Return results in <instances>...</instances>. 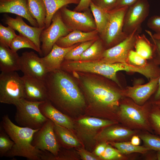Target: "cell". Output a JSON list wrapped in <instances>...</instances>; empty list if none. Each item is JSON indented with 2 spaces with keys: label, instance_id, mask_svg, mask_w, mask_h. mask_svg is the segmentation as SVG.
I'll use <instances>...</instances> for the list:
<instances>
[{
  "label": "cell",
  "instance_id": "6da1fadb",
  "mask_svg": "<svg viewBox=\"0 0 160 160\" xmlns=\"http://www.w3.org/2000/svg\"><path fill=\"white\" fill-rule=\"evenodd\" d=\"M44 81L48 100L63 113H69L72 108L84 106L85 101L81 92L65 71L60 69L48 72Z\"/></svg>",
  "mask_w": 160,
  "mask_h": 160
},
{
  "label": "cell",
  "instance_id": "7a4b0ae2",
  "mask_svg": "<svg viewBox=\"0 0 160 160\" xmlns=\"http://www.w3.org/2000/svg\"><path fill=\"white\" fill-rule=\"evenodd\" d=\"M0 124L14 143L5 157H22L30 160H49L51 155L49 152L39 150L32 145L34 135L39 129L17 126L12 121L7 115L3 116Z\"/></svg>",
  "mask_w": 160,
  "mask_h": 160
},
{
  "label": "cell",
  "instance_id": "3957f363",
  "mask_svg": "<svg viewBox=\"0 0 160 160\" xmlns=\"http://www.w3.org/2000/svg\"><path fill=\"white\" fill-rule=\"evenodd\" d=\"M83 84L89 98L97 107L105 111L119 108L123 92L92 79H85Z\"/></svg>",
  "mask_w": 160,
  "mask_h": 160
},
{
  "label": "cell",
  "instance_id": "277c9868",
  "mask_svg": "<svg viewBox=\"0 0 160 160\" xmlns=\"http://www.w3.org/2000/svg\"><path fill=\"white\" fill-rule=\"evenodd\" d=\"M60 69L64 71H72L97 73L112 80L119 86L120 84L116 73L120 71L128 72L129 65L127 63L108 64L101 62L98 60L90 61H71L65 60Z\"/></svg>",
  "mask_w": 160,
  "mask_h": 160
},
{
  "label": "cell",
  "instance_id": "5b68a950",
  "mask_svg": "<svg viewBox=\"0 0 160 160\" xmlns=\"http://www.w3.org/2000/svg\"><path fill=\"white\" fill-rule=\"evenodd\" d=\"M118 109L119 118L126 126L133 129L152 132L149 119L151 109L129 101L122 102Z\"/></svg>",
  "mask_w": 160,
  "mask_h": 160
},
{
  "label": "cell",
  "instance_id": "8992f818",
  "mask_svg": "<svg viewBox=\"0 0 160 160\" xmlns=\"http://www.w3.org/2000/svg\"><path fill=\"white\" fill-rule=\"evenodd\" d=\"M42 102L32 101L23 98L16 104L15 120L19 126L34 129L41 127L48 119L40 110L39 105Z\"/></svg>",
  "mask_w": 160,
  "mask_h": 160
},
{
  "label": "cell",
  "instance_id": "52a82bcc",
  "mask_svg": "<svg viewBox=\"0 0 160 160\" xmlns=\"http://www.w3.org/2000/svg\"><path fill=\"white\" fill-rule=\"evenodd\" d=\"M25 98L23 82L16 71L3 72L0 74V102L15 105Z\"/></svg>",
  "mask_w": 160,
  "mask_h": 160
},
{
  "label": "cell",
  "instance_id": "ba28073f",
  "mask_svg": "<svg viewBox=\"0 0 160 160\" xmlns=\"http://www.w3.org/2000/svg\"><path fill=\"white\" fill-rule=\"evenodd\" d=\"M129 7H124L109 11V18L106 25L99 36L104 44L113 46L127 36L123 31L124 20Z\"/></svg>",
  "mask_w": 160,
  "mask_h": 160
},
{
  "label": "cell",
  "instance_id": "9c48e42d",
  "mask_svg": "<svg viewBox=\"0 0 160 160\" xmlns=\"http://www.w3.org/2000/svg\"><path fill=\"white\" fill-rule=\"evenodd\" d=\"M72 31L63 21L59 9L53 16L50 25L41 33L40 40L41 42V50L42 56H45L50 52L60 38L66 36Z\"/></svg>",
  "mask_w": 160,
  "mask_h": 160
},
{
  "label": "cell",
  "instance_id": "30bf717a",
  "mask_svg": "<svg viewBox=\"0 0 160 160\" xmlns=\"http://www.w3.org/2000/svg\"><path fill=\"white\" fill-rule=\"evenodd\" d=\"M66 6L62 7L60 11L62 20L68 28L72 31L77 30L84 32L96 30L90 9L78 12L70 10Z\"/></svg>",
  "mask_w": 160,
  "mask_h": 160
},
{
  "label": "cell",
  "instance_id": "8fae6325",
  "mask_svg": "<svg viewBox=\"0 0 160 160\" xmlns=\"http://www.w3.org/2000/svg\"><path fill=\"white\" fill-rule=\"evenodd\" d=\"M138 31L135 30L121 41L105 49L98 60L108 64L128 63V55L135 46Z\"/></svg>",
  "mask_w": 160,
  "mask_h": 160
},
{
  "label": "cell",
  "instance_id": "7c38bea8",
  "mask_svg": "<svg viewBox=\"0 0 160 160\" xmlns=\"http://www.w3.org/2000/svg\"><path fill=\"white\" fill-rule=\"evenodd\" d=\"M54 127V123L48 119L34 134L32 145L39 150L49 152L55 156V159L57 157L60 150Z\"/></svg>",
  "mask_w": 160,
  "mask_h": 160
},
{
  "label": "cell",
  "instance_id": "4fadbf2b",
  "mask_svg": "<svg viewBox=\"0 0 160 160\" xmlns=\"http://www.w3.org/2000/svg\"><path fill=\"white\" fill-rule=\"evenodd\" d=\"M150 5L147 0H137L128 7L125 14L123 31L127 36L138 30L148 16Z\"/></svg>",
  "mask_w": 160,
  "mask_h": 160
},
{
  "label": "cell",
  "instance_id": "5bb4252c",
  "mask_svg": "<svg viewBox=\"0 0 160 160\" xmlns=\"http://www.w3.org/2000/svg\"><path fill=\"white\" fill-rule=\"evenodd\" d=\"M20 70L24 75L43 81L48 73L41 58L33 51L23 52L20 56Z\"/></svg>",
  "mask_w": 160,
  "mask_h": 160
},
{
  "label": "cell",
  "instance_id": "9a60e30c",
  "mask_svg": "<svg viewBox=\"0 0 160 160\" xmlns=\"http://www.w3.org/2000/svg\"><path fill=\"white\" fill-rule=\"evenodd\" d=\"M4 18L5 24L31 40L39 49V55L42 56L41 50L40 37L41 32L45 28L31 26L24 22L22 17L18 15L15 18L9 16H6Z\"/></svg>",
  "mask_w": 160,
  "mask_h": 160
},
{
  "label": "cell",
  "instance_id": "2e32d148",
  "mask_svg": "<svg viewBox=\"0 0 160 160\" xmlns=\"http://www.w3.org/2000/svg\"><path fill=\"white\" fill-rule=\"evenodd\" d=\"M159 78L150 80L148 83L128 87L124 91V96L129 97L136 104L142 105L155 92L158 86Z\"/></svg>",
  "mask_w": 160,
  "mask_h": 160
},
{
  "label": "cell",
  "instance_id": "e0dca14e",
  "mask_svg": "<svg viewBox=\"0 0 160 160\" xmlns=\"http://www.w3.org/2000/svg\"><path fill=\"white\" fill-rule=\"evenodd\" d=\"M25 99L30 101L44 102L48 100L44 81L23 75Z\"/></svg>",
  "mask_w": 160,
  "mask_h": 160
},
{
  "label": "cell",
  "instance_id": "ac0fdd59",
  "mask_svg": "<svg viewBox=\"0 0 160 160\" xmlns=\"http://www.w3.org/2000/svg\"><path fill=\"white\" fill-rule=\"evenodd\" d=\"M0 13L16 14L25 19L33 27H39L29 11L27 0H0Z\"/></svg>",
  "mask_w": 160,
  "mask_h": 160
},
{
  "label": "cell",
  "instance_id": "d6986e66",
  "mask_svg": "<svg viewBox=\"0 0 160 160\" xmlns=\"http://www.w3.org/2000/svg\"><path fill=\"white\" fill-rule=\"evenodd\" d=\"M80 43L67 48L62 47L55 44L50 52L41 58L48 73L60 69L61 65L67 53Z\"/></svg>",
  "mask_w": 160,
  "mask_h": 160
},
{
  "label": "cell",
  "instance_id": "ffe728a7",
  "mask_svg": "<svg viewBox=\"0 0 160 160\" xmlns=\"http://www.w3.org/2000/svg\"><path fill=\"white\" fill-rule=\"evenodd\" d=\"M113 125L105 127L96 135L94 139L101 142L121 141L127 140L136 133L134 130Z\"/></svg>",
  "mask_w": 160,
  "mask_h": 160
},
{
  "label": "cell",
  "instance_id": "44dd1931",
  "mask_svg": "<svg viewBox=\"0 0 160 160\" xmlns=\"http://www.w3.org/2000/svg\"><path fill=\"white\" fill-rule=\"evenodd\" d=\"M39 108L42 114L55 124L70 130L74 128V125L72 120L67 115L53 106L49 100L41 103Z\"/></svg>",
  "mask_w": 160,
  "mask_h": 160
},
{
  "label": "cell",
  "instance_id": "7402d4cb",
  "mask_svg": "<svg viewBox=\"0 0 160 160\" xmlns=\"http://www.w3.org/2000/svg\"><path fill=\"white\" fill-rule=\"evenodd\" d=\"M116 123L115 121L111 120L89 117L81 119L78 121L79 133L86 139L92 137L95 138L94 135L100 128Z\"/></svg>",
  "mask_w": 160,
  "mask_h": 160
},
{
  "label": "cell",
  "instance_id": "603a6c76",
  "mask_svg": "<svg viewBox=\"0 0 160 160\" xmlns=\"http://www.w3.org/2000/svg\"><path fill=\"white\" fill-rule=\"evenodd\" d=\"M99 37L97 30L89 32L74 30L66 36L60 38L56 44L60 47L67 48L78 43L97 39Z\"/></svg>",
  "mask_w": 160,
  "mask_h": 160
},
{
  "label": "cell",
  "instance_id": "cb8c5ba5",
  "mask_svg": "<svg viewBox=\"0 0 160 160\" xmlns=\"http://www.w3.org/2000/svg\"><path fill=\"white\" fill-rule=\"evenodd\" d=\"M0 70L3 72L20 70V56L9 47L1 44Z\"/></svg>",
  "mask_w": 160,
  "mask_h": 160
},
{
  "label": "cell",
  "instance_id": "d4e9b609",
  "mask_svg": "<svg viewBox=\"0 0 160 160\" xmlns=\"http://www.w3.org/2000/svg\"><path fill=\"white\" fill-rule=\"evenodd\" d=\"M134 47L135 51L146 60L152 59L155 56L156 48L144 34L136 35Z\"/></svg>",
  "mask_w": 160,
  "mask_h": 160
},
{
  "label": "cell",
  "instance_id": "484cf974",
  "mask_svg": "<svg viewBox=\"0 0 160 160\" xmlns=\"http://www.w3.org/2000/svg\"><path fill=\"white\" fill-rule=\"evenodd\" d=\"M31 14L35 19L39 28L45 27L47 11L43 0H27Z\"/></svg>",
  "mask_w": 160,
  "mask_h": 160
},
{
  "label": "cell",
  "instance_id": "4316f807",
  "mask_svg": "<svg viewBox=\"0 0 160 160\" xmlns=\"http://www.w3.org/2000/svg\"><path fill=\"white\" fill-rule=\"evenodd\" d=\"M45 4L47 16L45 27H48L51 24L52 19L55 13L63 7L70 4H78L80 0H43Z\"/></svg>",
  "mask_w": 160,
  "mask_h": 160
},
{
  "label": "cell",
  "instance_id": "83f0119b",
  "mask_svg": "<svg viewBox=\"0 0 160 160\" xmlns=\"http://www.w3.org/2000/svg\"><path fill=\"white\" fill-rule=\"evenodd\" d=\"M54 131L59 143L64 146L78 147L81 144L70 130L54 123Z\"/></svg>",
  "mask_w": 160,
  "mask_h": 160
},
{
  "label": "cell",
  "instance_id": "f1b7e54d",
  "mask_svg": "<svg viewBox=\"0 0 160 160\" xmlns=\"http://www.w3.org/2000/svg\"><path fill=\"white\" fill-rule=\"evenodd\" d=\"M104 45L99 36L81 55L79 61H90L99 60L105 50L104 49Z\"/></svg>",
  "mask_w": 160,
  "mask_h": 160
},
{
  "label": "cell",
  "instance_id": "f546056e",
  "mask_svg": "<svg viewBox=\"0 0 160 160\" xmlns=\"http://www.w3.org/2000/svg\"><path fill=\"white\" fill-rule=\"evenodd\" d=\"M89 7L94 16L96 30L99 35L104 29L109 18V12L95 5L92 1Z\"/></svg>",
  "mask_w": 160,
  "mask_h": 160
},
{
  "label": "cell",
  "instance_id": "4dcf8cb0",
  "mask_svg": "<svg viewBox=\"0 0 160 160\" xmlns=\"http://www.w3.org/2000/svg\"><path fill=\"white\" fill-rule=\"evenodd\" d=\"M9 48L14 52H17L19 49L24 48L32 49L38 52L40 51L34 44L30 39L23 34L19 33L12 41Z\"/></svg>",
  "mask_w": 160,
  "mask_h": 160
},
{
  "label": "cell",
  "instance_id": "1f68e13d",
  "mask_svg": "<svg viewBox=\"0 0 160 160\" xmlns=\"http://www.w3.org/2000/svg\"><path fill=\"white\" fill-rule=\"evenodd\" d=\"M110 144L115 147L121 153L129 154L133 153H145L151 150L145 146L134 145L131 142H111Z\"/></svg>",
  "mask_w": 160,
  "mask_h": 160
},
{
  "label": "cell",
  "instance_id": "d6a6232c",
  "mask_svg": "<svg viewBox=\"0 0 160 160\" xmlns=\"http://www.w3.org/2000/svg\"><path fill=\"white\" fill-rule=\"evenodd\" d=\"M97 39L80 43L67 53L65 57V60L79 61L81 55Z\"/></svg>",
  "mask_w": 160,
  "mask_h": 160
},
{
  "label": "cell",
  "instance_id": "836d02e7",
  "mask_svg": "<svg viewBox=\"0 0 160 160\" xmlns=\"http://www.w3.org/2000/svg\"><path fill=\"white\" fill-rule=\"evenodd\" d=\"M14 143L5 132L1 125L0 126V157L5 156L12 148Z\"/></svg>",
  "mask_w": 160,
  "mask_h": 160
},
{
  "label": "cell",
  "instance_id": "e575fe53",
  "mask_svg": "<svg viewBox=\"0 0 160 160\" xmlns=\"http://www.w3.org/2000/svg\"><path fill=\"white\" fill-rule=\"evenodd\" d=\"M17 35L11 27H5L0 24V44L9 47L12 41Z\"/></svg>",
  "mask_w": 160,
  "mask_h": 160
},
{
  "label": "cell",
  "instance_id": "d590c367",
  "mask_svg": "<svg viewBox=\"0 0 160 160\" xmlns=\"http://www.w3.org/2000/svg\"><path fill=\"white\" fill-rule=\"evenodd\" d=\"M145 146L151 150L160 151V137L150 134H143L139 135Z\"/></svg>",
  "mask_w": 160,
  "mask_h": 160
},
{
  "label": "cell",
  "instance_id": "8d00e7d4",
  "mask_svg": "<svg viewBox=\"0 0 160 160\" xmlns=\"http://www.w3.org/2000/svg\"><path fill=\"white\" fill-rule=\"evenodd\" d=\"M149 119L152 129L160 135V107L153 104L150 109Z\"/></svg>",
  "mask_w": 160,
  "mask_h": 160
},
{
  "label": "cell",
  "instance_id": "74e56055",
  "mask_svg": "<svg viewBox=\"0 0 160 160\" xmlns=\"http://www.w3.org/2000/svg\"><path fill=\"white\" fill-rule=\"evenodd\" d=\"M146 60L132 49L129 53L128 62L132 65L139 67L145 66L148 64Z\"/></svg>",
  "mask_w": 160,
  "mask_h": 160
},
{
  "label": "cell",
  "instance_id": "f35d334b",
  "mask_svg": "<svg viewBox=\"0 0 160 160\" xmlns=\"http://www.w3.org/2000/svg\"><path fill=\"white\" fill-rule=\"evenodd\" d=\"M99 158L103 160H112L123 159V157L117 150L108 144L104 152Z\"/></svg>",
  "mask_w": 160,
  "mask_h": 160
},
{
  "label": "cell",
  "instance_id": "ab89813d",
  "mask_svg": "<svg viewBox=\"0 0 160 160\" xmlns=\"http://www.w3.org/2000/svg\"><path fill=\"white\" fill-rule=\"evenodd\" d=\"M119 0H92L95 5L107 11L115 9Z\"/></svg>",
  "mask_w": 160,
  "mask_h": 160
},
{
  "label": "cell",
  "instance_id": "60d3db41",
  "mask_svg": "<svg viewBox=\"0 0 160 160\" xmlns=\"http://www.w3.org/2000/svg\"><path fill=\"white\" fill-rule=\"evenodd\" d=\"M148 27L156 33H160V16L154 15L151 17L147 23Z\"/></svg>",
  "mask_w": 160,
  "mask_h": 160
},
{
  "label": "cell",
  "instance_id": "b9f144b4",
  "mask_svg": "<svg viewBox=\"0 0 160 160\" xmlns=\"http://www.w3.org/2000/svg\"><path fill=\"white\" fill-rule=\"evenodd\" d=\"M78 152L81 159L84 160H98L100 158L92 153L82 148L78 150Z\"/></svg>",
  "mask_w": 160,
  "mask_h": 160
},
{
  "label": "cell",
  "instance_id": "7bdbcfd3",
  "mask_svg": "<svg viewBox=\"0 0 160 160\" xmlns=\"http://www.w3.org/2000/svg\"><path fill=\"white\" fill-rule=\"evenodd\" d=\"M92 0H80L73 10L78 12H84L90 9V4Z\"/></svg>",
  "mask_w": 160,
  "mask_h": 160
},
{
  "label": "cell",
  "instance_id": "ee69618b",
  "mask_svg": "<svg viewBox=\"0 0 160 160\" xmlns=\"http://www.w3.org/2000/svg\"><path fill=\"white\" fill-rule=\"evenodd\" d=\"M156 52L155 57V60H156L158 65L160 66V53L156 49ZM160 98V76L159 77L158 80V89L156 92L155 96V100L159 99Z\"/></svg>",
  "mask_w": 160,
  "mask_h": 160
},
{
  "label": "cell",
  "instance_id": "f6af8a7d",
  "mask_svg": "<svg viewBox=\"0 0 160 160\" xmlns=\"http://www.w3.org/2000/svg\"><path fill=\"white\" fill-rule=\"evenodd\" d=\"M108 144L106 142H102L96 148L95 151V154L99 157L104 152Z\"/></svg>",
  "mask_w": 160,
  "mask_h": 160
},
{
  "label": "cell",
  "instance_id": "bcb514c9",
  "mask_svg": "<svg viewBox=\"0 0 160 160\" xmlns=\"http://www.w3.org/2000/svg\"><path fill=\"white\" fill-rule=\"evenodd\" d=\"M137 0H119L118 5L116 9L124 7H129Z\"/></svg>",
  "mask_w": 160,
  "mask_h": 160
},
{
  "label": "cell",
  "instance_id": "7dc6e473",
  "mask_svg": "<svg viewBox=\"0 0 160 160\" xmlns=\"http://www.w3.org/2000/svg\"><path fill=\"white\" fill-rule=\"evenodd\" d=\"M146 32L149 36L153 43L155 46L157 50L160 53V39L153 38L152 35V33L149 31L145 30Z\"/></svg>",
  "mask_w": 160,
  "mask_h": 160
},
{
  "label": "cell",
  "instance_id": "c3c4849f",
  "mask_svg": "<svg viewBox=\"0 0 160 160\" xmlns=\"http://www.w3.org/2000/svg\"><path fill=\"white\" fill-rule=\"evenodd\" d=\"M131 143L135 145H139L140 143V138L138 136L133 135L131 139Z\"/></svg>",
  "mask_w": 160,
  "mask_h": 160
},
{
  "label": "cell",
  "instance_id": "681fc988",
  "mask_svg": "<svg viewBox=\"0 0 160 160\" xmlns=\"http://www.w3.org/2000/svg\"><path fill=\"white\" fill-rule=\"evenodd\" d=\"M152 35L153 38L160 39V33H155L153 34L152 33Z\"/></svg>",
  "mask_w": 160,
  "mask_h": 160
},
{
  "label": "cell",
  "instance_id": "f907efd6",
  "mask_svg": "<svg viewBox=\"0 0 160 160\" xmlns=\"http://www.w3.org/2000/svg\"><path fill=\"white\" fill-rule=\"evenodd\" d=\"M153 104L160 107V98L158 100H155Z\"/></svg>",
  "mask_w": 160,
  "mask_h": 160
},
{
  "label": "cell",
  "instance_id": "816d5d0a",
  "mask_svg": "<svg viewBox=\"0 0 160 160\" xmlns=\"http://www.w3.org/2000/svg\"><path fill=\"white\" fill-rule=\"evenodd\" d=\"M156 155L157 159L158 160H160V151H157Z\"/></svg>",
  "mask_w": 160,
  "mask_h": 160
}]
</instances>
